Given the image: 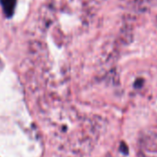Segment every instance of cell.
Instances as JSON below:
<instances>
[{
	"instance_id": "3",
	"label": "cell",
	"mask_w": 157,
	"mask_h": 157,
	"mask_svg": "<svg viewBox=\"0 0 157 157\" xmlns=\"http://www.w3.org/2000/svg\"><path fill=\"white\" fill-rule=\"evenodd\" d=\"M143 83H144V80H142V79H139V80H137V81H135V84H134V86H135L136 88H140V87H142Z\"/></svg>"
},
{
	"instance_id": "2",
	"label": "cell",
	"mask_w": 157,
	"mask_h": 157,
	"mask_svg": "<svg viewBox=\"0 0 157 157\" xmlns=\"http://www.w3.org/2000/svg\"><path fill=\"white\" fill-rule=\"evenodd\" d=\"M121 152L122 153V154H124L125 155H127L128 154H129V149H128V146L126 145V143H121Z\"/></svg>"
},
{
	"instance_id": "1",
	"label": "cell",
	"mask_w": 157,
	"mask_h": 157,
	"mask_svg": "<svg viewBox=\"0 0 157 157\" xmlns=\"http://www.w3.org/2000/svg\"><path fill=\"white\" fill-rule=\"evenodd\" d=\"M0 3L2 5V7H3L6 15L10 17L13 14L14 8H15L16 0H0Z\"/></svg>"
}]
</instances>
